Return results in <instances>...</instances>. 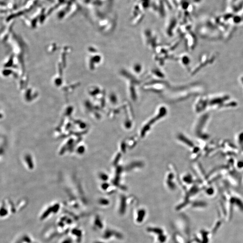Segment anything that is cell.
Returning <instances> with one entry per match:
<instances>
[{"label":"cell","mask_w":243,"mask_h":243,"mask_svg":"<svg viewBox=\"0 0 243 243\" xmlns=\"http://www.w3.org/2000/svg\"><path fill=\"white\" fill-rule=\"evenodd\" d=\"M189 59L187 56L186 55H182L180 57L179 60H180V62L181 65L184 67L186 68L188 67V66L189 64Z\"/></svg>","instance_id":"6da1fadb"},{"label":"cell","mask_w":243,"mask_h":243,"mask_svg":"<svg viewBox=\"0 0 243 243\" xmlns=\"http://www.w3.org/2000/svg\"><path fill=\"white\" fill-rule=\"evenodd\" d=\"M132 70L133 71V74H135L138 75L142 72L143 68L142 65L140 64H135L132 67Z\"/></svg>","instance_id":"7a4b0ae2"}]
</instances>
